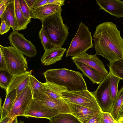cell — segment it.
Segmentation results:
<instances>
[{"mask_svg":"<svg viewBox=\"0 0 123 123\" xmlns=\"http://www.w3.org/2000/svg\"><path fill=\"white\" fill-rule=\"evenodd\" d=\"M46 82L65 87L69 91L88 90L82 74L79 72L66 68L49 69L43 73Z\"/></svg>","mask_w":123,"mask_h":123,"instance_id":"obj_2","label":"cell"},{"mask_svg":"<svg viewBox=\"0 0 123 123\" xmlns=\"http://www.w3.org/2000/svg\"><path fill=\"white\" fill-rule=\"evenodd\" d=\"M37 102L47 107L55 110L60 113H71L69 106L62 99H54L42 94L34 98Z\"/></svg>","mask_w":123,"mask_h":123,"instance_id":"obj_13","label":"cell"},{"mask_svg":"<svg viewBox=\"0 0 123 123\" xmlns=\"http://www.w3.org/2000/svg\"><path fill=\"white\" fill-rule=\"evenodd\" d=\"M9 43L20 52L31 58L36 55L37 51L35 46L31 41L27 40L23 34L18 31H13L8 37Z\"/></svg>","mask_w":123,"mask_h":123,"instance_id":"obj_8","label":"cell"},{"mask_svg":"<svg viewBox=\"0 0 123 123\" xmlns=\"http://www.w3.org/2000/svg\"><path fill=\"white\" fill-rule=\"evenodd\" d=\"M1 111H0V117H1Z\"/></svg>","mask_w":123,"mask_h":123,"instance_id":"obj_47","label":"cell"},{"mask_svg":"<svg viewBox=\"0 0 123 123\" xmlns=\"http://www.w3.org/2000/svg\"><path fill=\"white\" fill-rule=\"evenodd\" d=\"M39 37L45 51L57 47L52 43L44 33L41 28L39 32Z\"/></svg>","mask_w":123,"mask_h":123,"instance_id":"obj_29","label":"cell"},{"mask_svg":"<svg viewBox=\"0 0 123 123\" xmlns=\"http://www.w3.org/2000/svg\"><path fill=\"white\" fill-rule=\"evenodd\" d=\"M0 26V34L2 35L7 33L10 29V26L4 20L1 19Z\"/></svg>","mask_w":123,"mask_h":123,"instance_id":"obj_33","label":"cell"},{"mask_svg":"<svg viewBox=\"0 0 123 123\" xmlns=\"http://www.w3.org/2000/svg\"><path fill=\"white\" fill-rule=\"evenodd\" d=\"M29 75L16 88L17 95L21 92L27 86L29 85L30 75Z\"/></svg>","mask_w":123,"mask_h":123,"instance_id":"obj_32","label":"cell"},{"mask_svg":"<svg viewBox=\"0 0 123 123\" xmlns=\"http://www.w3.org/2000/svg\"><path fill=\"white\" fill-rule=\"evenodd\" d=\"M107 66L112 75L123 79V58L109 62Z\"/></svg>","mask_w":123,"mask_h":123,"instance_id":"obj_25","label":"cell"},{"mask_svg":"<svg viewBox=\"0 0 123 123\" xmlns=\"http://www.w3.org/2000/svg\"><path fill=\"white\" fill-rule=\"evenodd\" d=\"M19 123H24V121H21Z\"/></svg>","mask_w":123,"mask_h":123,"instance_id":"obj_46","label":"cell"},{"mask_svg":"<svg viewBox=\"0 0 123 123\" xmlns=\"http://www.w3.org/2000/svg\"><path fill=\"white\" fill-rule=\"evenodd\" d=\"M66 88L53 83L45 82L43 83L42 87L43 94L54 99H62L61 94L62 92L66 91Z\"/></svg>","mask_w":123,"mask_h":123,"instance_id":"obj_18","label":"cell"},{"mask_svg":"<svg viewBox=\"0 0 123 123\" xmlns=\"http://www.w3.org/2000/svg\"><path fill=\"white\" fill-rule=\"evenodd\" d=\"M33 99L30 83L17 95L12 107L8 115L14 117L23 116Z\"/></svg>","mask_w":123,"mask_h":123,"instance_id":"obj_9","label":"cell"},{"mask_svg":"<svg viewBox=\"0 0 123 123\" xmlns=\"http://www.w3.org/2000/svg\"><path fill=\"white\" fill-rule=\"evenodd\" d=\"M116 25L111 21L100 24L93 35L95 55H100L110 63L123 58V39Z\"/></svg>","mask_w":123,"mask_h":123,"instance_id":"obj_1","label":"cell"},{"mask_svg":"<svg viewBox=\"0 0 123 123\" xmlns=\"http://www.w3.org/2000/svg\"><path fill=\"white\" fill-rule=\"evenodd\" d=\"M123 105V86L118 91L115 98L111 109V114L117 122L119 113L122 105Z\"/></svg>","mask_w":123,"mask_h":123,"instance_id":"obj_23","label":"cell"},{"mask_svg":"<svg viewBox=\"0 0 123 123\" xmlns=\"http://www.w3.org/2000/svg\"><path fill=\"white\" fill-rule=\"evenodd\" d=\"M66 103L69 106L71 113L82 123H86L93 115L102 112L81 105Z\"/></svg>","mask_w":123,"mask_h":123,"instance_id":"obj_14","label":"cell"},{"mask_svg":"<svg viewBox=\"0 0 123 123\" xmlns=\"http://www.w3.org/2000/svg\"><path fill=\"white\" fill-rule=\"evenodd\" d=\"M117 123H123V105L119 111Z\"/></svg>","mask_w":123,"mask_h":123,"instance_id":"obj_38","label":"cell"},{"mask_svg":"<svg viewBox=\"0 0 123 123\" xmlns=\"http://www.w3.org/2000/svg\"><path fill=\"white\" fill-rule=\"evenodd\" d=\"M16 116H15V117H14L12 118V119L10 121L8 122V123H11L12 122V121H13V120H14V119L15 118V117H16Z\"/></svg>","mask_w":123,"mask_h":123,"instance_id":"obj_45","label":"cell"},{"mask_svg":"<svg viewBox=\"0 0 123 123\" xmlns=\"http://www.w3.org/2000/svg\"><path fill=\"white\" fill-rule=\"evenodd\" d=\"M15 12L18 26V30H24L31 21V18H27L24 16L20 9L19 0H14Z\"/></svg>","mask_w":123,"mask_h":123,"instance_id":"obj_20","label":"cell"},{"mask_svg":"<svg viewBox=\"0 0 123 123\" xmlns=\"http://www.w3.org/2000/svg\"></svg>","mask_w":123,"mask_h":123,"instance_id":"obj_48","label":"cell"},{"mask_svg":"<svg viewBox=\"0 0 123 123\" xmlns=\"http://www.w3.org/2000/svg\"><path fill=\"white\" fill-rule=\"evenodd\" d=\"M43 84L32 74L30 75V86L33 98H37L42 94Z\"/></svg>","mask_w":123,"mask_h":123,"instance_id":"obj_26","label":"cell"},{"mask_svg":"<svg viewBox=\"0 0 123 123\" xmlns=\"http://www.w3.org/2000/svg\"><path fill=\"white\" fill-rule=\"evenodd\" d=\"M62 6L53 4H46L35 10L30 9L31 18H37L41 21L53 15L61 12Z\"/></svg>","mask_w":123,"mask_h":123,"instance_id":"obj_15","label":"cell"},{"mask_svg":"<svg viewBox=\"0 0 123 123\" xmlns=\"http://www.w3.org/2000/svg\"><path fill=\"white\" fill-rule=\"evenodd\" d=\"M61 97L66 102L77 104L101 111L94 97L88 90L75 92L66 90L62 92Z\"/></svg>","mask_w":123,"mask_h":123,"instance_id":"obj_6","label":"cell"},{"mask_svg":"<svg viewBox=\"0 0 123 123\" xmlns=\"http://www.w3.org/2000/svg\"><path fill=\"white\" fill-rule=\"evenodd\" d=\"M9 0H0V8L3 5L8 3Z\"/></svg>","mask_w":123,"mask_h":123,"instance_id":"obj_42","label":"cell"},{"mask_svg":"<svg viewBox=\"0 0 123 123\" xmlns=\"http://www.w3.org/2000/svg\"><path fill=\"white\" fill-rule=\"evenodd\" d=\"M100 10L119 18L123 17V1L119 0H96Z\"/></svg>","mask_w":123,"mask_h":123,"instance_id":"obj_12","label":"cell"},{"mask_svg":"<svg viewBox=\"0 0 123 123\" xmlns=\"http://www.w3.org/2000/svg\"><path fill=\"white\" fill-rule=\"evenodd\" d=\"M12 76L7 69L0 70V87L6 90L10 82Z\"/></svg>","mask_w":123,"mask_h":123,"instance_id":"obj_28","label":"cell"},{"mask_svg":"<svg viewBox=\"0 0 123 123\" xmlns=\"http://www.w3.org/2000/svg\"><path fill=\"white\" fill-rule=\"evenodd\" d=\"M48 0H36L31 9L36 10L41 6L46 4Z\"/></svg>","mask_w":123,"mask_h":123,"instance_id":"obj_35","label":"cell"},{"mask_svg":"<svg viewBox=\"0 0 123 123\" xmlns=\"http://www.w3.org/2000/svg\"><path fill=\"white\" fill-rule=\"evenodd\" d=\"M17 96L16 89L6 94L5 99L0 111V121L7 115L11 110Z\"/></svg>","mask_w":123,"mask_h":123,"instance_id":"obj_21","label":"cell"},{"mask_svg":"<svg viewBox=\"0 0 123 123\" xmlns=\"http://www.w3.org/2000/svg\"><path fill=\"white\" fill-rule=\"evenodd\" d=\"M101 118L102 123H117L111 113L109 112H102Z\"/></svg>","mask_w":123,"mask_h":123,"instance_id":"obj_31","label":"cell"},{"mask_svg":"<svg viewBox=\"0 0 123 123\" xmlns=\"http://www.w3.org/2000/svg\"><path fill=\"white\" fill-rule=\"evenodd\" d=\"M15 117L7 115L2 120L0 121V123H8L12 119Z\"/></svg>","mask_w":123,"mask_h":123,"instance_id":"obj_39","label":"cell"},{"mask_svg":"<svg viewBox=\"0 0 123 123\" xmlns=\"http://www.w3.org/2000/svg\"><path fill=\"white\" fill-rule=\"evenodd\" d=\"M91 33L88 28L83 23L80 22L77 31L67 51L66 56H76L93 48L94 46L92 43Z\"/></svg>","mask_w":123,"mask_h":123,"instance_id":"obj_4","label":"cell"},{"mask_svg":"<svg viewBox=\"0 0 123 123\" xmlns=\"http://www.w3.org/2000/svg\"><path fill=\"white\" fill-rule=\"evenodd\" d=\"M7 4L8 3L3 5L0 8V18L2 17L4 11L6 10Z\"/></svg>","mask_w":123,"mask_h":123,"instance_id":"obj_41","label":"cell"},{"mask_svg":"<svg viewBox=\"0 0 123 123\" xmlns=\"http://www.w3.org/2000/svg\"><path fill=\"white\" fill-rule=\"evenodd\" d=\"M66 49L57 47L45 51L41 58L42 63L44 65H50L61 60Z\"/></svg>","mask_w":123,"mask_h":123,"instance_id":"obj_16","label":"cell"},{"mask_svg":"<svg viewBox=\"0 0 123 123\" xmlns=\"http://www.w3.org/2000/svg\"><path fill=\"white\" fill-rule=\"evenodd\" d=\"M0 19L4 20L12 28L13 31H18V26L15 16L14 0H9L6 8Z\"/></svg>","mask_w":123,"mask_h":123,"instance_id":"obj_19","label":"cell"},{"mask_svg":"<svg viewBox=\"0 0 123 123\" xmlns=\"http://www.w3.org/2000/svg\"><path fill=\"white\" fill-rule=\"evenodd\" d=\"M25 0L28 6L31 9L36 0Z\"/></svg>","mask_w":123,"mask_h":123,"instance_id":"obj_40","label":"cell"},{"mask_svg":"<svg viewBox=\"0 0 123 123\" xmlns=\"http://www.w3.org/2000/svg\"><path fill=\"white\" fill-rule=\"evenodd\" d=\"M110 73L109 80V89L110 97L111 100L114 101L116 97L118 91L119 82L121 79Z\"/></svg>","mask_w":123,"mask_h":123,"instance_id":"obj_27","label":"cell"},{"mask_svg":"<svg viewBox=\"0 0 123 123\" xmlns=\"http://www.w3.org/2000/svg\"><path fill=\"white\" fill-rule=\"evenodd\" d=\"M73 61L77 68L93 83L99 84L104 79L97 71L93 68L81 62L76 61Z\"/></svg>","mask_w":123,"mask_h":123,"instance_id":"obj_17","label":"cell"},{"mask_svg":"<svg viewBox=\"0 0 123 123\" xmlns=\"http://www.w3.org/2000/svg\"><path fill=\"white\" fill-rule=\"evenodd\" d=\"M6 69L5 60L0 47V70Z\"/></svg>","mask_w":123,"mask_h":123,"instance_id":"obj_36","label":"cell"},{"mask_svg":"<svg viewBox=\"0 0 123 123\" xmlns=\"http://www.w3.org/2000/svg\"><path fill=\"white\" fill-rule=\"evenodd\" d=\"M2 100L0 98V111H1V108H2V106H1V104H2Z\"/></svg>","mask_w":123,"mask_h":123,"instance_id":"obj_44","label":"cell"},{"mask_svg":"<svg viewBox=\"0 0 123 123\" xmlns=\"http://www.w3.org/2000/svg\"><path fill=\"white\" fill-rule=\"evenodd\" d=\"M49 120L50 123H82L70 113H60Z\"/></svg>","mask_w":123,"mask_h":123,"instance_id":"obj_22","label":"cell"},{"mask_svg":"<svg viewBox=\"0 0 123 123\" xmlns=\"http://www.w3.org/2000/svg\"><path fill=\"white\" fill-rule=\"evenodd\" d=\"M60 113L38 103L33 98L23 116L27 118H44L49 119Z\"/></svg>","mask_w":123,"mask_h":123,"instance_id":"obj_10","label":"cell"},{"mask_svg":"<svg viewBox=\"0 0 123 123\" xmlns=\"http://www.w3.org/2000/svg\"><path fill=\"white\" fill-rule=\"evenodd\" d=\"M72 59L84 63L97 71L104 79L108 75V71L103 63L95 55H89L86 52L71 57Z\"/></svg>","mask_w":123,"mask_h":123,"instance_id":"obj_11","label":"cell"},{"mask_svg":"<svg viewBox=\"0 0 123 123\" xmlns=\"http://www.w3.org/2000/svg\"><path fill=\"white\" fill-rule=\"evenodd\" d=\"M64 0H48L46 4H53L62 6L65 4Z\"/></svg>","mask_w":123,"mask_h":123,"instance_id":"obj_37","label":"cell"},{"mask_svg":"<svg viewBox=\"0 0 123 123\" xmlns=\"http://www.w3.org/2000/svg\"><path fill=\"white\" fill-rule=\"evenodd\" d=\"M0 47L5 60L7 70L12 76L23 74L27 71V62L24 55L12 46Z\"/></svg>","mask_w":123,"mask_h":123,"instance_id":"obj_5","label":"cell"},{"mask_svg":"<svg viewBox=\"0 0 123 123\" xmlns=\"http://www.w3.org/2000/svg\"><path fill=\"white\" fill-rule=\"evenodd\" d=\"M11 123H18L17 116H16Z\"/></svg>","mask_w":123,"mask_h":123,"instance_id":"obj_43","label":"cell"},{"mask_svg":"<svg viewBox=\"0 0 123 123\" xmlns=\"http://www.w3.org/2000/svg\"><path fill=\"white\" fill-rule=\"evenodd\" d=\"M61 12L53 15L41 21L42 28L51 42L57 47H62L68 39L69 27L64 24Z\"/></svg>","mask_w":123,"mask_h":123,"instance_id":"obj_3","label":"cell"},{"mask_svg":"<svg viewBox=\"0 0 123 123\" xmlns=\"http://www.w3.org/2000/svg\"><path fill=\"white\" fill-rule=\"evenodd\" d=\"M102 112L93 115L86 123H102L101 120Z\"/></svg>","mask_w":123,"mask_h":123,"instance_id":"obj_34","label":"cell"},{"mask_svg":"<svg viewBox=\"0 0 123 123\" xmlns=\"http://www.w3.org/2000/svg\"><path fill=\"white\" fill-rule=\"evenodd\" d=\"M110 73L99 84L95 91L91 92L95 98L101 111L111 113L113 102L111 99L109 89Z\"/></svg>","mask_w":123,"mask_h":123,"instance_id":"obj_7","label":"cell"},{"mask_svg":"<svg viewBox=\"0 0 123 123\" xmlns=\"http://www.w3.org/2000/svg\"><path fill=\"white\" fill-rule=\"evenodd\" d=\"M32 70L27 71L22 74L13 75L7 88L5 90L6 94L16 89L19 85L29 75L31 74Z\"/></svg>","mask_w":123,"mask_h":123,"instance_id":"obj_24","label":"cell"},{"mask_svg":"<svg viewBox=\"0 0 123 123\" xmlns=\"http://www.w3.org/2000/svg\"><path fill=\"white\" fill-rule=\"evenodd\" d=\"M21 10L24 16L27 18H31L30 8L28 6L25 0H19Z\"/></svg>","mask_w":123,"mask_h":123,"instance_id":"obj_30","label":"cell"}]
</instances>
